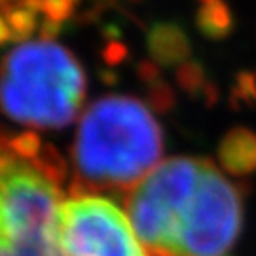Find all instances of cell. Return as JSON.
I'll use <instances>...</instances> for the list:
<instances>
[{"mask_svg": "<svg viewBox=\"0 0 256 256\" xmlns=\"http://www.w3.org/2000/svg\"><path fill=\"white\" fill-rule=\"evenodd\" d=\"M64 164L32 133L0 137V256H61Z\"/></svg>", "mask_w": 256, "mask_h": 256, "instance_id": "obj_2", "label": "cell"}, {"mask_svg": "<svg viewBox=\"0 0 256 256\" xmlns=\"http://www.w3.org/2000/svg\"><path fill=\"white\" fill-rule=\"evenodd\" d=\"M162 152V128L142 102L102 97L86 110L74 138L70 196H128L160 164Z\"/></svg>", "mask_w": 256, "mask_h": 256, "instance_id": "obj_1", "label": "cell"}, {"mask_svg": "<svg viewBox=\"0 0 256 256\" xmlns=\"http://www.w3.org/2000/svg\"><path fill=\"white\" fill-rule=\"evenodd\" d=\"M4 19L12 30L14 40L27 42L38 28V14L19 2L18 6H4Z\"/></svg>", "mask_w": 256, "mask_h": 256, "instance_id": "obj_10", "label": "cell"}, {"mask_svg": "<svg viewBox=\"0 0 256 256\" xmlns=\"http://www.w3.org/2000/svg\"><path fill=\"white\" fill-rule=\"evenodd\" d=\"M243 226V196L209 160L173 226L164 256H232Z\"/></svg>", "mask_w": 256, "mask_h": 256, "instance_id": "obj_4", "label": "cell"}, {"mask_svg": "<svg viewBox=\"0 0 256 256\" xmlns=\"http://www.w3.org/2000/svg\"><path fill=\"white\" fill-rule=\"evenodd\" d=\"M76 4L78 0H42V14L46 16V19L61 25L70 18Z\"/></svg>", "mask_w": 256, "mask_h": 256, "instance_id": "obj_11", "label": "cell"}, {"mask_svg": "<svg viewBox=\"0 0 256 256\" xmlns=\"http://www.w3.org/2000/svg\"><path fill=\"white\" fill-rule=\"evenodd\" d=\"M205 160L171 158L160 162L126 196L128 218L140 243L154 256H164L173 226L200 180Z\"/></svg>", "mask_w": 256, "mask_h": 256, "instance_id": "obj_5", "label": "cell"}, {"mask_svg": "<svg viewBox=\"0 0 256 256\" xmlns=\"http://www.w3.org/2000/svg\"><path fill=\"white\" fill-rule=\"evenodd\" d=\"M10 40H14V38H12V30H10L4 16H0V46H4Z\"/></svg>", "mask_w": 256, "mask_h": 256, "instance_id": "obj_12", "label": "cell"}, {"mask_svg": "<svg viewBox=\"0 0 256 256\" xmlns=\"http://www.w3.org/2000/svg\"><path fill=\"white\" fill-rule=\"evenodd\" d=\"M198 25L209 36H224L232 28V14L226 2L222 0H205L198 12Z\"/></svg>", "mask_w": 256, "mask_h": 256, "instance_id": "obj_9", "label": "cell"}, {"mask_svg": "<svg viewBox=\"0 0 256 256\" xmlns=\"http://www.w3.org/2000/svg\"><path fill=\"white\" fill-rule=\"evenodd\" d=\"M218 162L232 174L256 171V135L245 128L232 129L218 146Z\"/></svg>", "mask_w": 256, "mask_h": 256, "instance_id": "obj_7", "label": "cell"}, {"mask_svg": "<svg viewBox=\"0 0 256 256\" xmlns=\"http://www.w3.org/2000/svg\"><path fill=\"white\" fill-rule=\"evenodd\" d=\"M61 256H154L120 207L104 196H70L59 209Z\"/></svg>", "mask_w": 256, "mask_h": 256, "instance_id": "obj_6", "label": "cell"}, {"mask_svg": "<svg viewBox=\"0 0 256 256\" xmlns=\"http://www.w3.org/2000/svg\"><path fill=\"white\" fill-rule=\"evenodd\" d=\"M150 48L160 59H178L180 55L186 54V36L176 25L162 23L156 25L152 34H150Z\"/></svg>", "mask_w": 256, "mask_h": 256, "instance_id": "obj_8", "label": "cell"}, {"mask_svg": "<svg viewBox=\"0 0 256 256\" xmlns=\"http://www.w3.org/2000/svg\"><path fill=\"white\" fill-rule=\"evenodd\" d=\"M86 97V76L66 48L50 38L27 40L0 61V108L27 128L59 129Z\"/></svg>", "mask_w": 256, "mask_h": 256, "instance_id": "obj_3", "label": "cell"}]
</instances>
